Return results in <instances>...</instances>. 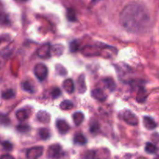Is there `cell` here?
Returning a JSON list of instances; mask_svg holds the SVG:
<instances>
[{"label": "cell", "instance_id": "obj_31", "mask_svg": "<svg viewBox=\"0 0 159 159\" xmlns=\"http://www.w3.org/2000/svg\"><path fill=\"white\" fill-rule=\"evenodd\" d=\"M61 95V92L60 89L58 88L54 89L52 90V92H51V96H52L53 99H57V98H58Z\"/></svg>", "mask_w": 159, "mask_h": 159}, {"label": "cell", "instance_id": "obj_18", "mask_svg": "<svg viewBox=\"0 0 159 159\" xmlns=\"http://www.w3.org/2000/svg\"><path fill=\"white\" fill-rule=\"evenodd\" d=\"M74 142L75 144H79V145H84V144H86L87 140L86 138H85L82 134H77L75 136L74 138Z\"/></svg>", "mask_w": 159, "mask_h": 159}, {"label": "cell", "instance_id": "obj_27", "mask_svg": "<svg viewBox=\"0 0 159 159\" xmlns=\"http://www.w3.org/2000/svg\"><path fill=\"white\" fill-rule=\"evenodd\" d=\"M10 124V120L9 116L5 114H0V124L4 126H8Z\"/></svg>", "mask_w": 159, "mask_h": 159}, {"label": "cell", "instance_id": "obj_4", "mask_svg": "<svg viewBox=\"0 0 159 159\" xmlns=\"http://www.w3.org/2000/svg\"><path fill=\"white\" fill-rule=\"evenodd\" d=\"M43 148L41 146L31 148L26 152V158L27 159H38L43 155Z\"/></svg>", "mask_w": 159, "mask_h": 159}, {"label": "cell", "instance_id": "obj_25", "mask_svg": "<svg viewBox=\"0 0 159 159\" xmlns=\"http://www.w3.org/2000/svg\"><path fill=\"white\" fill-rule=\"evenodd\" d=\"M39 135H40V137L41 139L47 140L49 138L50 132L48 129L41 128V129H40V130H39Z\"/></svg>", "mask_w": 159, "mask_h": 159}, {"label": "cell", "instance_id": "obj_24", "mask_svg": "<svg viewBox=\"0 0 159 159\" xmlns=\"http://www.w3.org/2000/svg\"><path fill=\"white\" fill-rule=\"evenodd\" d=\"M22 88H23V90H25L26 92H28V93H34V86L30 84V82H24L22 83Z\"/></svg>", "mask_w": 159, "mask_h": 159}, {"label": "cell", "instance_id": "obj_19", "mask_svg": "<svg viewBox=\"0 0 159 159\" xmlns=\"http://www.w3.org/2000/svg\"><path fill=\"white\" fill-rule=\"evenodd\" d=\"M104 84H105L106 87L110 91H113V90L116 89V84H115V82L113 81V79L111 78H107L103 80Z\"/></svg>", "mask_w": 159, "mask_h": 159}, {"label": "cell", "instance_id": "obj_3", "mask_svg": "<svg viewBox=\"0 0 159 159\" xmlns=\"http://www.w3.org/2000/svg\"><path fill=\"white\" fill-rule=\"evenodd\" d=\"M48 70L45 65L42 63L37 64L34 68V74L40 81H43L48 76Z\"/></svg>", "mask_w": 159, "mask_h": 159}, {"label": "cell", "instance_id": "obj_5", "mask_svg": "<svg viewBox=\"0 0 159 159\" xmlns=\"http://www.w3.org/2000/svg\"><path fill=\"white\" fill-rule=\"evenodd\" d=\"M61 147L59 144H52L48 148V156L50 158L57 159L61 157Z\"/></svg>", "mask_w": 159, "mask_h": 159}, {"label": "cell", "instance_id": "obj_35", "mask_svg": "<svg viewBox=\"0 0 159 159\" xmlns=\"http://www.w3.org/2000/svg\"><path fill=\"white\" fill-rule=\"evenodd\" d=\"M6 40V39L5 38V37H3V36L0 37V43H1L2 41H5V40Z\"/></svg>", "mask_w": 159, "mask_h": 159}, {"label": "cell", "instance_id": "obj_17", "mask_svg": "<svg viewBox=\"0 0 159 159\" xmlns=\"http://www.w3.org/2000/svg\"><path fill=\"white\" fill-rule=\"evenodd\" d=\"M146 98H147V92L144 88L141 87L140 89L138 90V93H137L136 100L139 102H142L145 100Z\"/></svg>", "mask_w": 159, "mask_h": 159}, {"label": "cell", "instance_id": "obj_1", "mask_svg": "<svg viewBox=\"0 0 159 159\" xmlns=\"http://www.w3.org/2000/svg\"><path fill=\"white\" fill-rule=\"evenodd\" d=\"M150 13L144 6L131 3L125 6L120 16V22L124 29L131 33L141 32L150 23Z\"/></svg>", "mask_w": 159, "mask_h": 159}, {"label": "cell", "instance_id": "obj_7", "mask_svg": "<svg viewBox=\"0 0 159 159\" xmlns=\"http://www.w3.org/2000/svg\"><path fill=\"white\" fill-rule=\"evenodd\" d=\"M51 47L49 43H46V44L43 45V46L40 47L38 50H37V55L40 58H48L51 54Z\"/></svg>", "mask_w": 159, "mask_h": 159}, {"label": "cell", "instance_id": "obj_13", "mask_svg": "<svg viewBox=\"0 0 159 159\" xmlns=\"http://www.w3.org/2000/svg\"><path fill=\"white\" fill-rule=\"evenodd\" d=\"M78 85H79V92L81 94H83L86 91V85H85V76L83 75H80L78 79Z\"/></svg>", "mask_w": 159, "mask_h": 159}, {"label": "cell", "instance_id": "obj_28", "mask_svg": "<svg viewBox=\"0 0 159 159\" xmlns=\"http://www.w3.org/2000/svg\"><path fill=\"white\" fill-rule=\"evenodd\" d=\"M99 124L97 121H93L90 124V132L92 134H96V132L99 131Z\"/></svg>", "mask_w": 159, "mask_h": 159}, {"label": "cell", "instance_id": "obj_23", "mask_svg": "<svg viewBox=\"0 0 159 159\" xmlns=\"http://www.w3.org/2000/svg\"><path fill=\"white\" fill-rule=\"evenodd\" d=\"M15 96V92L12 89H7L2 94V97L4 99H10Z\"/></svg>", "mask_w": 159, "mask_h": 159}, {"label": "cell", "instance_id": "obj_34", "mask_svg": "<svg viewBox=\"0 0 159 159\" xmlns=\"http://www.w3.org/2000/svg\"><path fill=\"white\" fill-rule=\"evenodd\" d=\"M0 159H15L13 156H12L11 155L9 154H6V155H3L0 157Z\"/></svg>", "mask_w": 159, "mask_h": 159}, {"label": "cell", "instance_id": "obj_30", "mask_svg": "<svg viewBox=\"0 0 159 159\" xmlns=\"http://www.w3.org/2000/svg\"><path fill=\"white\" fill-rule=\"evenodd\" d=\"M16 129L19 132H21V133H25V132L29 131L30 127L29 126L26 125V124H20V125L16 127Z\"/></svg>", "mask_w": 159, "mask_h": 159}, {"label": "cell", "instance_id": "obj_21", "mask_svg": "<svg viewBox=\"0 0 159 159\" xmlns=\"http://www.w3.org/2000/svg\"><path fill=\"white\" fill-rule=\"evenodd\" d=\"M74 105H73L72 102L70 100H65L60 104V108L63 110H69L73 108Z\"/></svg>", "mask_w": 159, "mask_h": 159}, {"label": "cell", "instance_id": "obj_22", "mask_svg": "<svg viewBox=\"0 0 159 159\" xmlns=\"http://www.w3.org/2000/svg\"><path fill=\"white\" fill-rule=\"evenodd\" d=\"M67 18H68V20L69 21L71 22H75L77 20V17H76V14L74 9L70 8V9H68L67 10Z\"/></svg>", "mask_w": 159, "mask_h": 159}, {"label": "cell", "instance_id": "obj_26", "mask_svg": "<svg viewBox=\"0 0 159 159\" xmlns=\"http://www.w3.org/2000/svg\"><path fill=\"white\" fill-rule=\"evenodd\" d=\"M145 151L149 154H155L157 152V147L154 144L148 143L145 146Z\"/></svg>", "mask_w": 159, "mask_h": 159}, {"label": "cell", "instance_id": "obj_6", "mask_svg": "<svg viewBox=\"0 0 159 159\" xmlns=\"http://www.w3.org/2000/svg\"><path fill=\"white\" fill-rule=\"evenodd\" d=\"M123 117H124V121H125L127 124H128L129 125L131 126H136L138 124V118L132 113L130 110H127L124 113L123 115Z\"/></svg>", "mask_w": 159, "mask_h": 159}, {"label": "cell", "instance_id": "obj_11", "mask_svg": "<svg viewBox=\"0 0 159 159\" xmlns=\"http://www.w3.org/2000/svg\"><path fill=\"white\" fill-rule=\"evenodd\" d=\"M63 88H64V89L67 92V93H69V94H71V93H72L75 90V85H74V82L72 81V79H66V80L64 81Z\"/></svg>", "mask_w": 159, "mask_h": 159}, {"label": "cell", "instance_id": "obj_16", "mask_svg": "<svg viewBox=\"0 0 159 159\" xmlns=\"http://www.w3.org/2000/svg\"><path fill=\"white\" fill-rule=\"evenodd\" d=\"M16 116L17 120H18L19 121L23 122V121H25L28 118V113L26 110L21 109V110H19L16 113Z\"/></svg>", "mask_w": 159, "mask_h": 159}, {"label": "cell", "instance_id": "obj_14", "mask_svg": "<svg viewBox=\"0 0 159 159\" xmlns=\"http://www.w3.org/2000/svg\"><path fill=\"white\" fill-rule=\"evenodd\" d=\"M64 47L61 44H56L54 46L51 47V55H55L57 57L60 56L61 54H63Z\"/></svg>", "mask_w": 159, "mask_h": 159}, {"label": "cell", "instance_id": "obj_32", "mask_svg": "<svg viewBox=\"0 0 159 159\" xmlns=\"http://www.w3.org/2000/svg\"><path fill=\"white\" fill-rule=\"evenodd\" d=\"M56 69H57V71L61 75H66L67 71L65 70V68H64L63 66H61V65H56Z\"/></svg>", "mask_w": 159, "mask_h": 159}, {"label": "cell", "instance_id": "obj_2", "mask_svg": "<svg viewBox=\"0 0 159 159\" xmlns=\"http://www.w3.org/2000/svg\"><path fill=\"white\" fill-rule=\"evenodd\" d=\"M107 45H86L82 50V53L85 57L102 56L105 54Z\"/></svg>", "mask_w": 159, "mask_h": 159}, {"label": "cell", "instance_id": "obj_29", "mask_svg": "<svg viewBox=\"0 0 159 159\" xmlns=\"http://www.w3.org/2000/svg\"><path fill=\"white\" fill-rule=\"evenodd\" d=\"M79 43H78V41L74 40L70 44V50H71V52H76V51H79Z\"/></svg>", "mask_w": 159, "mask_h": 159}, {"label": "cell", "instance_id": "obj_33", "mask_svg": "<svg viewBox=\"0 0 159 159\" xmlns=\"http://www.w3.org/2000/svg\"><path fill=\"white\" fill-rule=\"evenodd\" d=\"M2 144V147L4 148L5 150L11 151L12 149V148H13L12 144L10 142H9V141H4Z\"/></svg>", "mask_w": 159, "mask_h": 159}, {"label": "cell", "instance_id": "obj_20", "mask_svg": "<svg viewBox=\"0 0 159 159\" xmlns=\"http://www.w3.org/2000/svg\"><path fill=\"white\" fill-rule=\"evenodd\" d=\"M9 23H10V20H9V16L5 12H1L0 13V24L6 26V25H9Z\"/></svg>", "mask_w": 159, "mask_h": 159}, {"label": "cell", "instance_id": "obj_10", "mask_svg": "<svg viewBox=\"0 0 159 159\" xmlns=\"http://www.w3.org/2000/svg\"><path fill=\"white\" fill-rule=\"evenodd\" d=\"M37 119L39 122L47 124L51 120V116L46 111H40L37 114Z\"/></svg>", "mask_w": 159, "mask_h": 159}, {"label": "cell", "instance_id": "obj_12", "mask_svg": "<svg viewBox=\"0 0 159 159\" xmlns=\"http://www.w3.org/2000/svg\"><path fill=\"white\" fill-rule=\"evenodd\" d=\"M144 127L147 129H148V130H154L157 127L155 121L152 118L149 117V116H144Z\"/></svg>", "mask_w": 159, "mask_h": 159}, {"label": "cell", "instance_id": "obj_15", "mask_svg": "<svg viewBox=\"0 0 159 159\" xmlns=\"http://www.w3.org/2000/svg\"><path fill=\"white\" fill-rule=\"evenodd\" d=\"M84 114L82 112H76L73 114V121L76 126H79L82 124L84 120Z\"/></svg>", "mask_w": 159, "mask_h": 159}, {"label": "cell", "instance_id": "obj_9", "mask_svg": "<svg viewBox=\"0 0 159 159\" xmlns=\"http://www.w3.org/2000/svg\"><path fill=\"white\" fill-rule=\"evenodd\" d=\"M56 127L61 134H66L69 130L70 127L68 123L64 120H58L56 122Z\"/></svg>", "mask_w": 159, "mask_h": 159}, {"label": "cell", "instance_id": "obj_8", "mask_svg": "<svg viewBox=\"0 0 159 159\" xmlns=\"http://www.w3.org/2000/svg\"><path fill=\"white\" fill-rule=\"evenodd\" d=\"M92 96L95 99H96L98 101H100V102H103L107 98L105 93L102 89H93L92 91Z\"/></svg>", "mask_w": 159, "mask_h": 159}]
</instances>
